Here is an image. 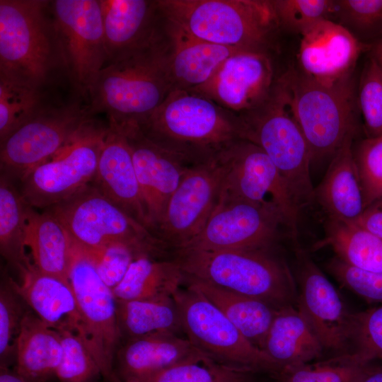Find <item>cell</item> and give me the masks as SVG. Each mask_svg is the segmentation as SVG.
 <instances>
[{
	"label": "cell",
	"instance_id": "1",
	"mask_svg": "<svg viewBox=\"0 0 382 382\" xmlns=\"http://www.w3.org/2000/svg\"><path fill=\"white\" fill-rule=\"evenodd\" d=\"M139 128L188 166L216 160L241 139L237 114L186 90L172 91Z\"/></svg>",
	"mask_w": 382,
	"mask_h": 382
},
{
	"label": "cell",
	"instance_id": "2",
	"mask_svg": "<svg viewBox=\"0 0 382 382\" xmlns=\"http://www.w3.org/2000/svg\"><path fill=\"white\" fill-rule=\"evenodd\" d=\"M173 91L158 33L149 46L107 64L88 97L93 116L105 113L108 124L137 126Z\"/></svg>",
	"mask_w": 382,
	"mask_h": 382
},
{
	"label": "cell",
	"instance_id": "3",
	"mask_svg": "<svg viewBox=\"0 0 382 382\" xmlns=\"http://www.w3.org/2000/svg\"><path fill=\"white\" fill-rule=\"evenodd\" d=\"M66 76L50 1L0 0V76L45 91Z\"/></svg>",
	"mask_w": 382,
	"mask_h": 382
},
{
	"label": "cell",
	"instance_id": "4",
	"mask_svg": "<svg viewBox=\"0 0 382 382\" xmlns=\"http://www.w3.org/2000/svg\"><path fill=\"white\" fill-rule=\"evenodd\" d=\"M272 250H177L173 257L185 277L258 299L277 309L296 306V279Z\"/></svg>",
	"mask_w": 382,
	"mask_h": 382
},
{
	"label": "cell",
	"instance_id": "5",
	"mask_svg": "<svg viewBox=\"0 0 382 382\" xmlns=\"http://www.w3.org/2000/svg\"><path fill=\"white\" fill-rule=\"evenodd\" d=\"M161 15L219 45L270 53L280 30L271 0H158Z\"/></svg>",
	"mask_w": 382,
	"mask_h": 382
},
{
	"label": "cell",
	"instance_id": "6",
	"mask_svg": "<svg viewBox=\"0 0 382 382\" xmlns=\"http://www.w3.org/2000/svg\"><path fill=\"white\" fill-rule=\"evenodd\" d=\"M238 115L241 139L265 151L280 173L299 208L301 210L315 202L310 149L292 113L282 82L276 79L262 103Z\"/></svg>",
	"mask_w": 382,
	"mask_h": 382
},
{
	"label": "cell",
	"instance_id": "7",
	"mask_svg": "<svg viewBox=\"0 0 382 382\" xmlns=\"http://www.w3.org/2000/svg\"><path fill=\"white\" fill-rule=\"evenodd\" d=\"M279 79L287 91L312 163L331 159L346 137L357 132L359 108L354 76L325 85L299 69H290Z\"/></svg>",
	"mask_w": 382,
	"mask_h": 382
},
{
	"label": "cell",
	"instance_id": "8",
	"mask_svg": "<svg viewBox=\"0 0 382 382\" xmlns=\"http://www.w3.org/2000/svg\"><path fill=\"white\" fill-rule=\"evenodd\" d=\"M45 209L58 219L71 240L84 247L120 243L156 257L169 249L153 232L92 184Z\"/></svg>",
	"mask_w": 382,
	"mask_h": 382
},
{
	"label": "cell",
	"instance_id": "9",
	"mask_svg": "<svg viewBox=\"0 0 382 382\" xmlns=\"http://www.w3.org/2000/svg\"><path fill=\"white\" fill-rule=\"evenodd\" d=\"M95 120L88 105L47 104L0 141L1 175L21 182L74 141Z\"/></svg>",
	"mask_w": 382,
	"mask_h": 382
},
{
	"label": "cell",
	"instance_id": "10",
	"mask_svg": "<svg viewBox=\"0 0 382 382\" xmlns=\"http://www.w3.org/2000/svg\"><path fill=\"white\" fill-rule=\"evenodd\" d=\"M173 298L183 332L197 349L222 363L269 374L276 378L280 374L281 368L248 340L197 289L186 284Z\"/></svg>",
	"mask_w": 382,
	"mask_h": 382
},
{
	"label": "cell",
	"instance_id": "11",
	"mask_svg": "<svg viewBox=\"0 0 382 382\" xmlns=\"http://www.w3.org/2000/svg\"><path fill=\"white\" fill-rule=\"evenodd\" d=\"M68 277L81 318V338L104 381L119 382L114 372L116 354L122 343L117 300L90 259L70 238Z\"/></svg>",
	"mask_w": 382,
	"mask_h": 382
},
{
	"label": "cell",
	"instance_id": "12",
	"mask_svg": "<svg viewBox=\"0 0 382 382\" xmlns=\"http://www.w3.org/2000/svg\"><path fill=\"white\" fill-rule=\"evenodd\" d=\"M108 125L94 121L52 158L31 170L19 183L25 202L34 209L50 208L91 184Z\"/></svg>",
	"mask_w": 382,
	"mask_h": 382
},
{
	"label": "cell",
	"instance_id": "13",
	"mask_svg": "<svg viewBox=\"0 0 382 382\" xmlns=\"http://www.w3.org/2000/svg\"><path fill=\"white\" fill-rule=\"evenodd\" d=\"M224 175L219 197L272 208L284 217L297 241L301 209L277 167L256 144L239 139L221 154Z\"/></svg>",
	"mask_w": 382,
	"mask_h": 382
},
{
	"label": "cell",
	"instance_id": "14",
	"mask_svg": "<svg viewBox=\"0 0 382 382\" xmlns=\"http://www.w3.org/2000/svg\"><path fill=\"white\" fill-rule=\"evenodd\" d=\"M66 76L77 96L88 98L108 64L99 0L50 1Z\"/></svg>",
	"mask_w": 382,
	"mask_h": 382
},
{
	"label": "cell",
	"instance_id": "15",
	"mask_svg": "<svg viewBox=\"0 0 382 382\" xmlns=\"http://www.w3.org/2000/svg\"><path fill=\"white\" fill-rule=\"evenodd\" d=\"M282 228L290 234L284 217L274 209L219 197L199 234L178 250H270L278 241Z\"/></svg>",
	"mask_w": 382,
	"mask_h": 382
},
{
	"label": "cell",
	"instance_id": "16",
	"mask_svg": "<svg viewBox=\"0 0 382 382\" xmlns=\"http://www.w3.org/2000/svg\"><path fill=\"white\" fill-rule=\"evenodd\" d=\"M224 175L219 158L188 168L154 230L173 252L184 248L204 227L218 202Z\"/></svg>",
	"mask_w": 382,
	"mask_h": 382
},
{
	"label": "cell",
	"instance_id": "17",
	"mask_svg": "<svg viewBox=\"0 0 382 382\" xmlns=\"http://www.w3.org/2000/svg\"><path fill=\"white\" fill-rule=\"evenodd\" d=\"M296 307L306 320L324 350L336 355L350 353L354 313L316 264L297 252Z\"/></svg>",
	"mask_w": 382,
	"mask_h": 382
},
{
	"label": "cell",
	"instance_id": "18",
	"mask_svg": "<svg viewBox=\"0 0 382 382\" xmlns=\"http://www.w3.org/2000/svg\"><path fill=\"white\" fill-rule=\"evenodd\" d=\"M270 53L240 50L227 58L203 86L192 91L237 115L262 103L276 79Z\"/></svg>",
	"mask_w": 382,
	"mask_h": 382
},
{
	"label": "cell",
	"instance_id": "19",
	"mask_svg": "<svg viewBox=\"0 0 382 382\" xmlns=\"http://www.w3.org/2000/svg\"><path fill=\"white\" fill-rule=\"evenodd\" d=\"M369 48L337 23L321 20L301 35L299 69L323 84L332 85L353 75L359 56Z\"/></svg>",
	"mask_w": 382,
	"mask_h": 382
},
{
	"label": "cell",
	"instance_id": "20",
	"mask_svg": "<svg viewBox=\"0 0 382 382\" xmlns=\"http://www.w3.org/2000/svg\"><path fill=\"white\" fill-rule=\"evenodd\" d=\"M115 127L128 141L149 228L154 233L168 199L190 166L148 139L139 127Z\"/></svg>",
	"mask_w": 382,
	"mask_h": 382
},
{
	"label": "cell",
	"instance_id": "21",
	"mask_svg": "<svg viewBox=\"0 0 382 382\" xmlns=\"http://www.w3.org/2000/svg\"><path fill=\"white\" fill-rule=\"evenodd\" d=\"M160 35L173 90L194 91L199 88L227 58L243 50L199 39L161 13Z\"/></svg>",
	"mask_w": 382,
	"mask_h": 382
},
{
	"label": "cell",
	"instance_id": "22",
	"mask_svg": "<svg viewBox=\"0 0 382 382\" xmlns=\"http://www.w3.org/2000/svg\"><path fill=\"white\" fill-rule=\"evenodd\" d=\"M91 184L150 230L128 141L123 132L108 124Z\"/></svg>",
	"mask_w": 382,
	"mask_h": 382
},
{
	"label": "cell",
	"instance_id": "23",
	"mask_svg": "<svg viewBox=\"0 0 382 382\" xmlns=\"http://www.w3.org/2000/svg\"><path fill=\"white\" fill-rule=\"evenodd\" d=\"M108 64L151 45L159 31L157 1L99 0Z\"/></svg>",
	"mask_w": 382,
	"mask_h": 382
},
{
	"label": "cell",
	"instance_id": "24",
	"mask_svg": "<svg viewBox=\"0 0 382 382\" xmlns=\"http://www.w3.org/2000/svg\"><path fill=\"white\" fill-rule=\"evenodd\" d=\"M203 354L185 337L157 332L127 340L120 345L114 372L119 382H144L166 369Z\"/></svg>",
	"mask_w": 382,
	"mask_h": 382
},
{
	"label": "cell",
	"instance_id": "25",
	"mask_svg": "<svg viewBox=\"0 0 382 382\" xmlns=\"http://www.w3.org/2000/svg\"><path fill=\"white\" fill-rule=\"evenodd\" d=\"M21 277V283L10 279L11 284L39 318L55 330L71 329L81 337V318L69 282L42 273L34 265Z\"/></svg>",
	"mask_w": 382,
	"mask_h": 382
},
{
	"label": "cell",
	"instance_id": "26",
	"mask_svg": "<svg viewBox=\"0 0 382 382\" xmlns=\"http://www.w3.org/2000/svg\"><path fill=\"white\" fill-rule=\"evenodd\" d=\"M357 132L350 133L330 159L325 175L315 188V201L328 218L355 221L365 209L357 167L353 154V140Z\"/></svg>",
	"mask_w": 382,
	"mask_h": 382
},
{
	"label": "cell",
	"instance_id": "27",
	"mask_svg": "<svg viewBox=\"0 0 382 382\" xmlns=\"http://www.w3.org/2000/svg\"><path fill=\"white\" fill-rule=\"evenodd\" d=\"M62 357L59 332L26 311L16 338L13 369L30 382H50Z\"/></svg>",
	"mask_w": 382,
	"mask_h": 382
},
{
	"label": "cell",
	"instance_id": "28",
	"mask_svg": "<svg viewBox=\"0 0 382 382\" xmlns=\"http://www.w3.org/2000/svg\"><path fill=\"white\" fill-rule=\"evenodd\" d=\"M262 351L282 371L311 363L324 349L296 307L288 306L277 311Z\"/></svg>",
	"mask_w": 382,
	"mask_h": 382
},
{
	"label": "cell",
	"instance_id": "29",
	"mask_svg": "<svg viewBox=\"0 0 382 382\" xmlns=\"http://www.w3.org/2000/svg\"><path fill=\"white\" fill-rule=\"evenodd\" d=\"M215 305L254 346L262 350L277 308L256 298L238 294L199 280L184 278Z\"/></svg>",
	"mask_w": 382,
	"mask_h": 382
},
{
	"label": "cell",
	"instance_id": "30",
	"mask_svg": "<svg viewBox=\"0 0 382 382\" xmlns=\"http://www.w3.org/2000/svg\"><path fill=\"white\" fill-rule=\"evenodd\" d=\"M25 244L37 270L69 282V237L54 215L28 206Z\"/></svg>",
	"mask_w": 382,
	"mask_h": 382
},
{
	"label": "cell",
	"instance_id": "31",
	"mask_svg": "<svg viewBox=\"0 0 382 382\" xmlns=\"http://www.w3.org/2000/svg\"><path fill=\"white\" fill-rule=\"evenodd\" d=\"M184 278L175 258L141 255L134 258L112 292L118 301L173 297L181 288Z\"/></svg>",
	"mask_w": 382,
	"mask_h": 382
},
{
	"label": "cell",
	"instance_id": "32",
	"mask_svg": "<svg viewBox=\"0 0 382 382\" xmlns=\"http://www.w3.org/2000/svg\"><path fill=\"white\" fill-rule=\"evenodd\" d=\"M317 247L329 246L336 257L352 267L382 272V238L354 221L328 218Z\"/></svg>",
	"mask_w": 382,
	"mask_h": 382
},
{
	"label": "cell",
	"instance_id": "33",
	"mask_svg": "<svg viewBox=\"0 0 382 382\" xmlns=\"http://www.w3.org/2000/svg\"><path fill=\"white\" fill-rule=\"evenodd\" d=\"M117 316L122 339L126 340L157 332H183L173 297L117 300Z\"/></svg>",
	"mask_w": 382,
	"mask_h": 382
},
{
	"label": "cell",
	"instance_id": "34",
	"mask_svg": "<svg viewBox=\"0 0 382 382\" xmlns=\"http://www.w3.org/2000/svg\"><path fill=\"white\" fill-rule=\"evenodd\" d=\"M0 179V251L21 276L33 266L25 253L28 205L13 182Z\"/></svg>",
	"mask_w": 382,
	"mask_h": 382
},
{
	"label": "cell",
	"instance_id": "35",
	"mask_svg": "<svg viewBox=\"0 0 382 382\" xmlns=\"http://www.w3.org/2000/svg\"><path fill=\"white\" fill-rule=\"evenodd\" d=\"M258 374L203 354L166 369L144 382H257Z\"/></svg>",
	"mask_w": 382,
	"mask_h": 382
},
{
	"label": "cell",
	"instance_id": "36",
	"mask_svg": "<svg viewBox=\"0 0 382 382\" xmlns=\"http://www.w3.org/2000/svg\"><path fill=\"white\" fill-rule=\"evenodd\" d=\"M44 93L0 76V141L48 104Z\"/></svg>",
	"mask_w": 382,
	"mask_h": 382
},
{
	"label": "cell",
	"instance_id": "37",
	"mask_svg": "<svg viewBox=\"0 0 382 382\" xmlns=\"http://www.w3.org/2000/svg\"><path fill=\"white\" fill-rule=\"evenodd\" d=\"M332 21L371 45L382 39V0H335Z\"/></svg>",
	"mask_w": 382,
	"mask_h": 382
},
{
	"label": "cell",
	"instance_id": "38",
	"mask_svg": "<svg viewBox=\"0 0 382 382\" xmlns=\"http://www.w3.org/2000/svg\"><path fill=\"white\" fill-rule=\"evenodd\" d=\"M368 364L361 362L350 353L335 355L285 369L277 378L279 382H357Z\"/></svg>",
	"mask_w": 382,
	"mask_h": 382
},
{
	"label": "cell",
	"instance_id": "39",
	"mask_svg": "<svg viewBox=\"0 0 382 382\" xmlns=\"http://www.w3.org/2000/svg\"><path fill=\"white\" fill-rule=\"evenodd\" d=\"M61 337L62 357L55 373L58 382H97L100 370L81 337L68 328L57 330Z\"/></svg>",
	"mask_w": 382,
	"mask_h": 382
},
{
	"label": "cell",
	"instance_id": "40",
	"mask_svg": "<svg viewBox=\"0 0 382 382\" xmlns=\"http://www.w3.org/2000/svg\"><path fill=\"white\" fill-rule=\"evenodd\" d=\"M357 100L367 138L382 136V72L369 56L359 77Z\"/></svg>",
	"mask_w": 382,
	"mask_h": 382
},
{
	"label": "cell",
	"instance_id": "41",
	"mask_svg": "<svg viewBox=\"0 0 382 382\" xmlns=\"http://www.w3.org/2000/svg\"><path fill=\"white\" fill-rule=\"evenodd\" d=\"M280 30L301 35L314 23L332 21V0H271Z\"/></svg>",
	"mask_w": 382,
	"mask_h": 382
},
{
	"label": "cell",
	"instance_id": "42",
	"mask_svg": "<svg viewBox=\"0 0 382 382\" xmlns=\"http://www.w3.org/2000/svg\"><path fill=\"white\" fill-rule=\"evenodd\" d=\"M350 345L361 362L382 361V306L354 313Z\"/></svg>",
	"mask_w": 382,
	"mask_h": 382
},
{
	"label": "cell",
	"instance_id": "43",
	"mask_svg": "<svg viewBox=\"0 0 382 382\" xmlns=\"http://www.w3.org/2000/svg\"><path fill=\"white\" fill-rule=\"evenodd\" d=\"M353 154L366 208L382 197V136L361 140Z\"/></svg>",
	"mask_w": 382,
	"mask_h": 382
},
{
	"label": "cell",
	"instance_id": "44",
	"mask_svg": "<svg viewBox=\"0 0 382 382\" xmlns=\"http://www.w3.org/2000/svg\"><path fill=\"white\" fill-rule=\"evenodd\" d=\"M78 245L90 259L100 277L112 290L124 277L134 258L145 255L120 243L98 248Z\"/></svg>",
	"mask_w": 382,
	"mask_h": 382
},
{
	"label": "cell",
	"instance_id": "45",
	"mask_svg": "<svg viewBox=\"0 0 382 382\" xmlns=\"http://www.w3.org/2000/svg\"><path fill=\"white\" fill-rule=\"evenodd\" d=\"M20 299L11 280L0 289V366L9 367L23 317Z\"/></svg>",
	"mask_w": 382,
	"mask_h": 382
},
{
	"label": "cell",
	"instance_id": "46",
	"mask_svg": "<svg viewBox=\"0 0 382 382\" xmlns=\"http://www.w3.org/2000/svg\"><path fill=\"white\" fill-rule=\"evenodd\" d=\"M330 274L344 286L371 303H382V272L359 270L336 257L327 265Z\"/></svg>",
	"mask_w": 382,
	"mask_h": 382
},
{
	"label": "cell",
	"instance_id": "47",
	"mask_svg": "<svg viewBox=\"0 0 382 382\" xmlns=\"http://www.w3.org/2000/svg\"><path fill=\"white\" fill-rule=\"evenodd\" d=\"M354 222L382 238V197L367 206Z\"/></svg>",
	"mask_w": 382,
	"mask_h": 382
},
{
	"label": "cell",
	"instance_id": "48",
	"mask_svg": "<svg viewBox=\"0 0 382 382\" xmlns=\"http://www.w3.org/2000/svg\"><path fill=\"white\" fill-rule=\"evenodd\" d=\"M357 382H382V366L369 363Z\"/></svg>",
	"mask_w": 382,
	"mask_h": 382
},
{
	"label": "cell",
	"instance_id": "49",
	"mask_svg": "<svg viewBox=\"0 0 382 382\" xmlns=\"http://www.w3.org/2000/svg\"><path fill=\"white\" fill-rule=\"evenodd\" d=\"M0 382H30L18 374L13 369L0 366Z\"/></svg>",
	"mask_w": 382,
	"mask_h": 382
},
{
	"label": "cell",
	"instance_id": "50",
	"mask_svg": "<svg viewBox=\"0 0 382 382\" xmlns=\"http://www.w3.org/2000/svg\"><path fill=\"white\" fill-rule=\"evenodd\" d=\"M368 54L375 60L382 72V39L370 45Z\"/></svg>",
	"mask_w": 382,
	"mask_h": 382
}]
</instances>
